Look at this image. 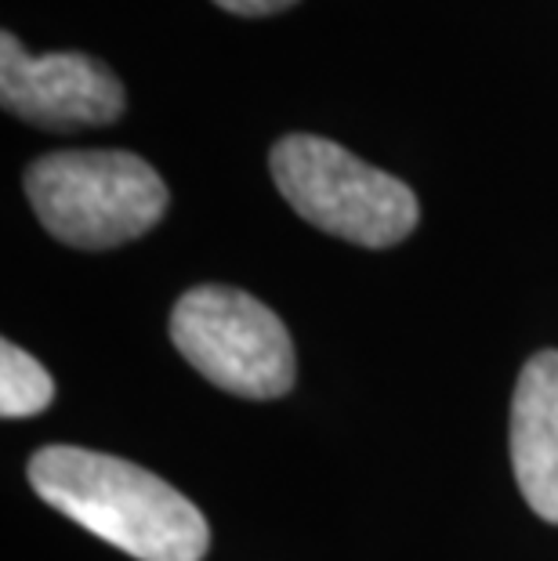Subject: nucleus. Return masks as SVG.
Here are the masks:
<instances>
[{
	"label": "nucleus",
	"instance_id": "f257e3e1",
	"mask_svg": "<svg viewBox=\"0 0 558 561\" xmlns=\"http://www.w3.org/2000/svg\"><path fill=\"white\" fill-rule=\"evenodd\" d=\"M44 504L135 561H204L207 518L189 496L138 463L80 446H44L30 460Z\"/></svg>",
	"mask_w": 558,
	"mask_h": 561
},
{
	"label": "nucleus",
	"instance_id": "f03ea898",
	"mask_svg": "<svg viewBox=\"0 0 558 561\" xmlns=\"http://www.w3.org/2000/svg\"><path fill=\"white\" fill-rule=\"evenodd\" d=\"M26 196L58 243L113 250L146 236L168 214V185L124 149L52 152L30 163Z\"/></svg>",
	"mask_w": 558,
	"mask_h": 561
},
{
	"label": "nucleus",
	"instance_id": "7ed1b4c3",
	"mask_svg": "<svg viewBox=\"0 0 558 561\" xmlns=\"http://www.w3.org/2000/svg\"><path fill=\"white\" fill-rule=\"evenodd\" d=\"M272 178L298 218L355 247L385 250L418 229L421 207L407 182L319 135H287L269 157Z\"/></svg>",
	"mask_w": 558,
	"mask_h": 561
},
{
	"label": "nucleus",
	"instance_id": "20e7f679",
	"mask_svg": "<svg viewBox=\"0 0 558 561\" xmlns=\"http://www.w3.org/2000/svg\"><path fill=\"white\" fill-rule=\"evenodd\" d=\"M171 341L210 385L243 399H280L294 388V344L283 319L232 286H196L171 312Z\"/></svg>",
	"mask_w": 558,
	"mask_h": 561
},
{
	"label": "nucleus",
	"instance_id": "39448f33",
	"mask_svg": "<svg viewBox=\"0 0 558 561\" xmlns=\"http://www.w3.org/2000/svg\"><path fill=\"white\" fill-rule=\"evenodd\" d=\"M0 102L44 130L105 127L124 116V83L80 51L30 55L15 33H0Z\"/></svg>",
	"mask_w": 558,
	"mask_h": 561
},
{
	"label": "nucleus",
	"instance_id": "423d86ee",
	"mask_svg": "<svg viewBox=\"0 0 558 561\" xmlns=\"http://www.w3.org/2000/svg\"><path fill=\"white\" fill-rule=\"evenodd\" d=\"M512 463L529 511L558 525V352L533 355L519 374Z\"/></svg>",
	"mask_w": 558,
	"mask_h": 561
},
{
	"label": "nucleus",
	"instance_id": "0eeeda50",
	"mask_svg": "<svg viewBox=\"0 0 558 561\" xmlns=\"http://www.w3.org/2000/svg\"><path fill=\"white\" fill-rule=\"evenodd\" d=\"M52 399H55L52 374L30 352H22L19 344L11 341L0 344V413L8 421H19V416H33L47 410Z\"/></svg>",
	"mask_w": 558,
	"mask_h": 561
},
{
	"label": "nucleus",
	"instance_id": "6e6552de",
	"mask_svg": "<svg viewBox=\"0 0 558 561\" xmlns=\"http://www.w3.org/2000/svg\"><path fill=\"white\" fill-rule=\"evenodd\" d=\"M215 4L229 11V15L261 19V15H276V11H287V8L298 4V0H215Z\"/></svg>",
	"mask_w": 558,
	"mask_h": 561
}]
</instances>
